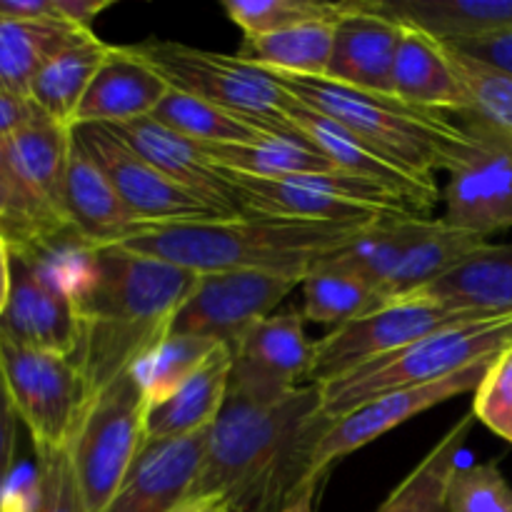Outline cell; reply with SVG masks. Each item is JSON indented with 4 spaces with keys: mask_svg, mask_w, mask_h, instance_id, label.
<instances>
[{
    "mask_svg": "<svg viewBox=\"0 0 512 512\" xmlns=\"http://www.w3.org/2000/svg\"><path fill=\"white\" fill-rule=\"evenodd\" d=\"M473 418L512 445V343L495 355L475 388Z\"/></svg>",
    "mask_w": 512,
    "mask_h": 512,
    "instance_id": "7bdbcfd3",
    "label": "cell"
},
{
    "mask_svg": "<svg viewBox=\"0 0 512 512\" xmlns=\"http://www.w3.org/2000/svg\"><path fill=\"white\" fill-rule=\"evenodd\" d=\"M373 293V283L340 255L303 280V318L340 328L350 320L363 318Z\"/></svg>",
    "mask_w": 512,
    "mask_h": 512,
    "instance_id": "e575fe53",
    "label": "cell"
},
{
    "mask_svg": "<svg viewBox=\"0 0 512 512\" xmlns=\"http://www.w3.org/2000/svg\"><path fill=\"white\" fill-rule=\"evenodd\" d=\"M168 93L170 85L130 45H110L73 125H123L150 118Z\"/></svg>",
    "mask_w": 512,
    "mask_h": 512,
    "instance_id": "44dd1931",
    "label": "cell"
},
{
    "mask_svg": "<svg viewBox=\"0 0 512 512\" xmlns=\"http://www.w3.org/2000/svg\"><path fill=\"white\" fill-rule=\"evenodd\" d=\"M198 283L193 270L123 245L90 248L88 273L73 295L80 315L73 360L85 378L88 403L168 338Z\"/></svg>",
    "mask_w": 512,
    "mask_h": 512,
    "instance_id": "7a4b0ae2",
    "label": "cell"
},
{
    "mask_svg": "<svg viewBox=\"0 0 512 512\" xmlns=\"http://www.w3.org/2000/svg\"><path fill=\"white\" fill-rule=\"evenodd\" d=\"M223 173L228 175L243 213L308 220V223L353 225V228H373L395 215L373 205L340 198L300 178H258L228 168H223Z\"/></svg>",
    "mask_w": 512,
    "mask_h": 512,
    "instance_id": "d6986e66",
    "label": "cell"
},
{
    "mask_svg": "<svg viewBox=\"0 0 512 512\" xmlns=\"http://www.w3.org/2000/svg\"><path fill=\"white\" fill-rule=\"evenodd\" d=\"M203 150L220 168L258 178H300L338 170L300 133L268 135L250 145H203Z\"/></svg>",
    "mask_w": 512,
    "mask_h": 512,
    "instance_id": "4dcf8cb0",
    "label": "cell"
},
{
    "mask_svg": "<svg viewBox=\"0 0 512 512\" xmlns=\"http://www.w3.org/2000/svg\"><path fill=\"white\" fill-rule=\"evenodd\" d=\"M303 320L300 313H273L240 335L230 348L228 398L270 405L298 390V380H308L313 343Z\"/></svg>",
    "mask_w": 512,
    "mask_h": 512,
    "instance_id": "7c38bea8",
    "label": "cell"
},
{
    "mask_svg": "<svg viewBox=\"0 0 512 512\" xmlns=\"http://www.w3.org/2000/svg\"><path fill=\"white\" fill-rule=\"evenodd\" d=\"M230 365H233V353L228 345H223L175 393L160 403L148 405L145 440L183 438L213 428L228 400Z\"/></svg>",
    "mask_w": 512,
    "mask_h": 512,
    "instance_id": "484cf974",
    "label": "cell"
},
{
    "mask_svg": "<svg viewBox=\"0 0 512 512\" xmlns=\"http://www.w3.org/2000/svg\"><path fill=\"white\" fill-rule=\"evenodd\" d=\"M298 285L303 283L295 278L250 270L200 275L198 288L175 315L170 333L198 335L233 348L245 330L273 315Z\"/></svg>",
    "mask_w": 512,
    "mask_h": 512,
    "instance_id": "4fadbf2b",
    "label": "cell"
},
{
    "mask_svg": "<svg viewBox=\"0 0 512 512\" xmlns=\"http://www.w3.org/2000/svg\"><path fill=\"white\" fill-rule=\"evenodd\" d=\"M85 35L88 30L60 20H20L0 15V88L30 98V85L40 70Z\"/></svg>",
    "mask_w": 512,
    "mask_h": 512,
    "instance_id": "83f0119b",
    "label": "cell"
},
{
    "mask_svg": "<svg viewBox=\"0 0 512 512\" xmlns=\"http://www.w3.org/2000/svg\"><path fill=\"white\" fill-rule=\"evenodd\" d=\"M470 140L448 165L440 223L488 240L512 228V140L478 115H463Z\"/></svg>",
    "mask_w": 512,
    "mask_h": 512,
    "instance_id": "ba28073f",
    "label": "cell"
},
{
    "mask_svg": "<svg viewBox=\"0 0 512 512\" xmlns=\"http://www.w3.org/2000/svg\"><path fill=\"white\" fill-rule=\"evenodd\" d=\"M208 430L145 440L105 512H170L190 498L208 450Z\"/></svg>",
    "mask_w": 512,
    "mask_h": 512,
    "instance_id": "2e32d148",
    "label": "cell"
},
{
    "mask_svg": "<svg viewBox=\"0 0 512 512\" xmlns=\"http://www.w3.org/2000/svg\"><path fill=\"white\" fill-rule=\"evenodd\" d=\"M268 73L290 98L333 118L375 155L428 188H438L435 173L448 170L453 155L470 140L468 128L450 113L415 108L395 95L350 88L325 75Z\"/></svg>",
    "mask_w": 512,
    "mask_h": 512,
    "instance_id": "277c9868",
    "label": "cell"
},
{
    "mask_svg": "<svg viewBox=\"0 0 512 512\" xmlns=\"http://www.w3.org/2000/svg\"><path fill=\"white\" fill-rule=\"evenodd\" d=\"M43 118L45 115L33 100L0 88V140H8L10 135L20 133Z\"/></svg>",
    "mask_w": 512,
    "mask_h": 512,
    "instance_id": "bcb514c9",
    "label": "cell"
},
{
    "mask_svg": "<svg viewBox=\"0 0 512 512\" xmlns=\"http://www.w3.org/2000/svg\"><path fill=\"white\" fill-rule=\"evenodd\" d=\"M333 423L310 383L270 405L228 398L190 498L220 495L230 512H315L320 485L310 468Z\"/></svg>",
    "mask_w": 512,
    "mask_h": 512,
    "instance_id": "6da1fadb",
    "label": "cell"
},
{
    "mask_svg": "<svg viewBox=\"0 0 512 512\" xmlns=\"http://www.w3.org/2000/svg\"><path fill=\"white\" fill-rule=\"evenodd\" d=\"M150 118L168 125L170 130L185 135L198 145H250L260 143L268 135H293L278 133L268 125H260L243 115L193 98V95L178 93V90H170Z\"/></svg>",
    "mask_w": 512,
    "mask_h": 512,
    "instance_id": "1f68e13d",
    "label": "cell"
},
{
    "mask_svg": "<svg viewBox=\"0 0 512 512\" xmlns=\"http://www.w3.org/2000/svg\"><path fill=\"white\" fill-rule=\"evenodd\" d=\"M448 53L460 80L473 98V113L470 115H478L485 123L512 135V78L468 58V55H460L450 48Z\"/></svg>",
    "mask_w": 512,
    "mask_h": 512,
    "instance_id": "60d3db41",
    "label": "cell"
},
{
    "mask_svg": "<svg viewBox=\"0 0 512 512\" xmlns=\"http://www.w3.org/2000/svg\"><path fill=\"white\" fill-rule=\"evenodd\" d=\"M413 298L435 300L483 315L512 313V245H480L458 268L450 270Z\"/></svg>",
    "mask_w": 512,
    "mask_h": 512,
    "instance_id": "4316f807",
    "label": "cell"
},
{
    "mask_svg": "<svg viewBox=\"0 0 512 512\" xmlns=\"http://www.w3.org/2000/svg\"><path fill=\"white\" fill-rule=\"evenodd\" d=\"M170 512H230V505L220 495H203V498H185Z\"/></svg>",
    "mask_w": 512,
    "mask_h": 512,
    "instance_id": "c3c4849f",
    "label": "cell"
},
{
    "mask_svg": "<svg viewBox=\"0 0 512 512\" xmlns=\"http://www.w3.org/2000/svg\"><path fill=\"white\" fill-rule=\"evenodd\" d=\"M490 363H478L473 368H465L460 373L448 375L443 380H435L428 385H415V388L395 390V393L380 395V398L370 400V403L360 405L353 413H348L345 418L335 420L330 425L328 433L323 435V440L318 443L313 458V480L318 485H323L325 475L330 473L338 460L348 458L355 450L365 448V445L375 443L378 438L388 435L390 430H395L398 425L408 423L415 415L425 413V410L435 408V405L445 403V400H453L458 395L475 393V388L480 385L483 375L488 373Z\"/></svg>",
    "mask_w": 512,
    "mask_h": 512,
    "instance_id": "9a60e30c",
    "label": "cell"
},
{
    "mask_svg": "<svg viewBox=\"0 0 512 512\" xmlns=\"http://www.w3.org/2000/svg\"><path fill=\"white\" fill-rule=\"evenodd\" d=\"M445 503L448 512H512V485L498 463L458 465Z\"/></svg>",
    "mask_w": 512,
    "mask_h": 512,
    "instance_id": "ab89813d",
    "label": "cell"
},
{
    "mask_svg": "<svg viewBox=\"0 0 512 512\" xmlns=\"http://www.w3.org/2000/svg\"><path fill=\"white\" fill-rule=\"evenodd\" d=\"M130 48L170 85V90L193 95L278 133H295L283 118L288 93L268 70L245 63L238 55L213 53L178 40H145Z\"/></svg>",
    "mask_w": 512,
    "mask_h": 512,
    "instance_id": "8992f818",
    "label": "cell"
},
{
    "mask_svg": "<svg viewBox=\"0 0 512 512\" xmlns=\"http://www.w3.org/2000/svg\"><path fill=\"white\" fill-rule=\"evenodd\" d=\"M363 230L353 225L240 213L208 223L145 228L120 245L198 275L250 270L303 283L320 265L348 253Z\"/></svg>",
    "mask_w": 512,
    "mask_h": 512,
    "instance_id": "3957f363",
    "label": "cell"
},
{
    "mask_svg": "<svg viewBox=\"0 0 512 512\" xmlns=\"http://www.w3.org/2000/svg\"><path fill=\"white\" fill-rule=\"evenodd\" d=\"M0 338L65 358L78 353V305L35 255L10 253V295L0 315Z\"/></svg>",
    "mask_w": 512,
    "mask_h": 512,
    "instance_id": "5bb4252c",
    "label": "cell"
},
{
    "mask_svg": "<svg viewBox=\"0 0 512 512\" xmlns=\"http://www.w3.org/2000/svg\"><path fill=\"white\" fill-rule=\"evenodd\" d=\"M448 48L512 78V30H503V33L488 35V38L480 40H468V43L448 45Z\"/></svg>",
    "mask_w": 512,
    "mask_h": 512,
    "instance_id": "f6af8a7d",
    "label": "cell"
},
{
    "mask_svg": "<svg viewBox=\"0 0 512 512\" xmlns=\"http://www.w3.org/2000/svg\"><path fill=\"white\" fill-rule=\"evenodd\" d=\"M73 135L88 150L90 158L100 165V170L108 175L115 193L120 195L123 205L143 230L158 228V225L208 223V220L233 218L158 173L133 148H128L123 138H118L108 125H73Z\"/></svg>",
    "mask_w": 512,
    "mask_h": 512,
    "instance_id": "8fae6325",
    "label": "cell"
},
{
    "mask_svg": "<svg viewBox=\"0 0 512 512\" xmlns=\"http://www.w3.org/2000/svg\"><path fill=\"white\" fill-rule=\"evenodd\" d=\"M128 148H133L145 163L158 173L178 183L188 193L198 195L205 203L225 215H240V200L220 165L205 155L203 145L193 143L185 135L175 133L155 118H140L133 123L108 125Z\"/></svg>",
    "mask_w": 512,
    "mask_h": 512,
    "instance_id": "e0dca14e",
    "label": "cell"
},
{
    "mask_svg": "<svg viewBox=\"0 0 512 512\" xmlns=\"http://www.w3.org/2000/svg\"><path fill=\"white\" fill-rule=\"evenodd\" d=\"M283 118L295 133L303 135L325 158H330L335 168L343 170V173L358 175V178L373 180V183H380L385 188L395 190V193L405 195L420 213H428L443 195L440 188H428V185L418 183L408 173H403L395 165H390L388 160L375 155L368 145L360 143L348 128L335 123L333 118L308 108V105L290 98V95L283 105Z\"/></svg>",
    "mask_w": 512,
    "mask_h": 512,
    "instance_id": "ffe728a7",
    "label": "cell"
},
{
    "mask_svg": "<svg viewBox=\"0 0 512 512\" xmlns=\"http://www.w3.org/2000/svg\"><path fill=\"white\" fill-rule=\"evenodd\" d=\"M510 343L512 313L438 330L408 348L355 365L318 385L320 408L330 420H340L380 395L435 383L478 363H488Z\"/></svg>",
    "mask_w": 512,
    "mask_h": 512,
    "instance_id": "5b68a950",
    "label": "cell"
},
{
    "mask_svg": "<svg viewBox=\"0 0 512 512\" xmlns=\"http://www.w3.org/2000/svg\"><path fill=\"white\" fill-rule=\"evenodd\" d=\"M403 43V28L365 10L363 0H348V10L335 23L328 75L335 83L368 93L393 95V70Z\"/></svg>",
    "mask_w": 512,
    "mask_h": 512,
    "instance_id": "ac0fdd59",
    "label": "cell"
},
{
    "mask_svg": "<svg viewBox=\"0 0 512 512\" xmlns=\"http://www.w3.org/2000/svg\"><path fill=\"white\" fill-rule=\"evenodd\" d=\"M5 155L25 193L48 215L65 220V173H68L73 128L53 123L50 118L28 125L3 140ZM70 228V225H68Z\"/></svg>",
    "mask_w": 512,
    "mask_h": 512,
    "instance_id": "d4e9b609",
    "label": "cell"
},
{
    "mask_svg": "<svg viewBox=\"0 0 512 512\" xmlns=\"http://www.w3.org/2000/svg\"><path fill=\"white\" fill-rule=\"evenodd\" d=\"M0 368L35 448H68L88 405L78 363L0 338Z\"/></svg>",
    "mask_w": 512,
    "mask_h": 512,
    "instance_id": "9c48e42d",
    "label": "cell"
},
{
    "mask_svg": "<svg viewBox=\"0 0 512 512\" xmlns=\"http://www.w3.org/2000/svg\"><path fill=\"white\" fill-rule=\"evenodd\" d=\"M363 5L443 45L512 30V0H363Z\"/></svg>",
    "mask_w": 512,
    "mask_h": 512,
    "instance_id": "603a6c76",
    "label": "cell"
},
{
    "mask_svg": "<svg viewBox=\"0 0 512 512\" xmlns=\"http://www.w3.org/2000/svg\"><path fill=\"white\" fill-rule=\"evenodd\" d=\"M505 135H508V138H510V140H512V135H510V133H505Z\"/></svg>",
    "mask_w": 512,
    "mask_h": 512,
    "instance_id": "681fc988",
    "label": "cell"
},
{
    "mask_svg": "<svg viewBox=\"0 0 512 512\" xmlns=\"http://www.w3.org/2000/svg\"><path fill=\"white\" fill-rule=\"evenodd\" d=\"M18 413L10 400L8 385H5L3 368H0V508L10 488L15 468V448H18Z\"/></svg>",
    "mask_w": 512,
    "mask_h": 512,
    "instance_id": "ee69618b",
    "label": "cell"
},
{
    "mask_svg": "<svg viewBox=\"0 0 512 512\" xmlns=\"http://www.w3.org/2000/svg\"><path fill=\"white\" fill-rule=\"evenodd\" d=\"M38 495L33 512H88L68 448H35Z\"/></svg>",
    "mask_w": 512,
    "mask_h": 512,
    "instance_id": "b9f144b4",
    "label": "cell"
},
{
    "mask_svg": "<svg viewBox=\"0 0 512 512\" xmlns=\"http://www.w3.org/2000/svg\"><path fill=\"white\" fill-rule=\"evenodd\" d=\"M65 220L88 248L120 245L143 230L75 135L65 173Z\"/></svg>",
    "mask_w": 512,
    "mask_h": 512,
    "instance_id": "7402d4cb",
    "label": "cell"
},
{
    "mask_svg": "<svg viewBox=\"0 0 512 512\" xmlns=\"http://www.w3.org/2000/svg\"><path fill=\"white\" fill-rule=\"evenodd\" d=\"M393 95L435 113H473V98L450 60L448 48L410 28H403V43L395 58Z\"/></svg>",
    "mask_w": 512,
    "mask_h": 512,
    "instance_id": "cb8c5ba5",
    "label": "cell"
},
{
    "mask_svg": "<svg viewBox=\"0 0 512 512\" xmlns=\"http://www.w3.org/2000/svg\"><path fill=\"white\" fill-rule=\"evenodd\" d=\"M433 225L435 220L423 218V215H393L373 228H365L358 243L345 253V258L378 290V285L398 268L410 248L433 230Z\"/></svg>",
    "mask_w": 512,
    "mask_h": 512,
    "instance_id": "8d00e7d4",
    "label": "cell"
},
{
    "mask_svg": "<svg viewBox=\"0 0 512 512\" xmlns=\"http://www.w3.org/2000/svg\"><path fill=\"white\" fill-rule=\"evenodd\" d=\"M483 243H488V240L460 233V230H453L440 223V220H435L433 230L418 245H413L410 253L400 260L398 268L378 285L365 315L383 308V305L413 298L415 293H420L428 285H433L435 280L448 275L453 268H458Z\"/></svg>",
    "mask_w": 512,
    "mask_h": 512,
    "instance_id": "f1b7e54d",
    "label": "cell"
},
{
    "mask_svg": "<svg viewBox=\"0 0 512 512\" xmlns=\"http://www.w3.org/2000/svg\"><path fill=\"white\" fill-rule=\"evenodd\" d=\"M110 5H113V0H58L60 15H63L65 23L88 30V33H93V20L103 10H108Z\"/></svg>",
    "mask_w": 512,
    "mask_h": 512,
    "instance_id": "7dc6e473",
    "label": "cell"
},
{
    "mask_svg": "<svg viewBox=\"0 0 512 512\" xmlns=\"http://www.w3.org/2000/svg\"><path fill=\"white\" fill-rule=\"evenodd\" d=\"M108 50L110 45L105 40L88 33L83 40L55 55L30 85V100L38 105L40 113L53 123L73 128L78 105L83 103Z\"/></svg>",
    "mask_w": 512,
    "mask_h": 512,
    "instance_id": "f546056e",
    "label": "cell"
},
{
    "mask_svg": "<svg viewBox=\"0 0 512 512\" xmlns=\"http://www.w3.org/2000/svg\"><path fill=\"white\" fill-rule=\"evenodd\" d=\"M335 23H310L298 28L278 30L268 35L245 38L238 58L265 70L293 75H328L330 55H333Z\"/></svg>",
    "mask_w": 512,
    "mask_h": 512,
    "instance_id": "d6a6232c",
    "label": "cell"
},
{
    "mask_svg": "<svg viewBox=\"0 0 512 512\" xmlns=\"http://www.w3.org/2000/svg\"><path fill=\"white\" fill-rule=\"evenodd\" d=\"M480 318H493V315L458 310L425 298H405L383 305L363 318L340 325L313 343V365L308 380L310 385H323L355 365L408 348L438 330Z\"/></svg>",
    "mask_w": 512,
    "mask_h": 512,
    "instance_id": "30bf717a",
    "label": "cell"
},
{
    "mask_svg": "<svg viewBox=\"0 0 512 512\" xmlns=\"http://www.w3.org/2000/svg\"><path fill=\"white\" fill-rule=\"evenodd\" d=\"M148 395L135 370L100 390L70 440V460L88 512H105L145 443Z\"/></svg>",
    "mask_w": 512,
    "mask_h": 512,
    "instance_id": "52a82bcc",
    "label": "cell"
},
{
    "mask_svg": "<svg viewBox=\"0 0 512 512\" xmlns=\"http://www.w3.org/2000/svg\"><path fill=\"white\" fill-rule=\"evenodd\" d=\"M473 425V413L455 423L375 512H448L445 498L450 475L458 468V458Z\"/></svg>",
    "mask_w": 512,
    "mask_h": 512,
    "instance_id": "836d02e7",
    "label": "cell"
},
{
    "mask_svg": "<svg viewBox=\"0 0 512 512\" xmlns=\"http://www.w3.org/2000/svg\"><path fill=\"white\" fill-rule=\"evenodd\" d=\"M73 235L68 225L45 213L15 178L0 140V240L10 253L30 255Z\"/></svg>",
    "mask_w": 512,
    "mask_h": 512,
    "instance_id": "d590c367",
    "label": "cell"
},
{
    "mask_svg": "<svg viewBox=\"0 0 512 512\" xmlns=\"http://www.w3.org/2000/svg\"><path fill=\"white\" fill-rule=\"evenodd\" d=\"M223 348L220 343L198 335H175L170 333L143 363L135 368V375L143 383L148 403H160L170 393L180 388L195 370L203 368L215 350Z\"/></svg>",
    "mask_w": 512,
    "mask_h": 512,
    "instance_id": "74e56055",
    "label": "cell"
},
{
    "mask_svg": "<svg viewBox=\"0 0 512 512\" xmlns=\"http://www.w3.org/2000/svg\"><path fill=\"white\" fill-rule=\"evenodd\" d=\"M223 10L245 38L278 33L310 23L338 20L348 3H323V0H223Z\"/></svg>",
    "mask_w": 512,
    "mask_h": 512,
    "instance_id": "f35d334b",
    "label": "cell"
}]
</instances>
